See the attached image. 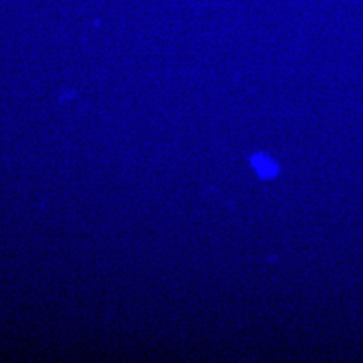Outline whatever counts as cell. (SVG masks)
Listing matches in <instances>:
<instances>
[{
	"mask_svg": "<svg viewBox=\"0 0 363 363\" xmlns=\"http://www.w3.org/2000/svg\"><path fill=\"white\" fill-rule=\"evenodd\" d=\"M252 164L257 169L259 177L262 178H273L276 177L279 167L269 157L264 155H256L252 157Z\"/></svg>",
	"mask_w": 363,
	"mask_h": 363,
	"instance_id": "1",
	"label": "cell"
}]
</instances>
